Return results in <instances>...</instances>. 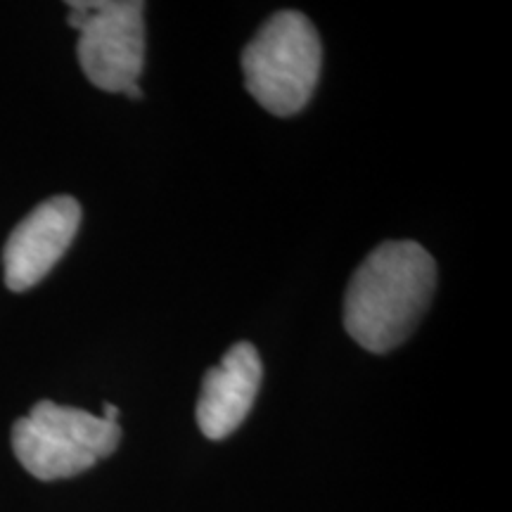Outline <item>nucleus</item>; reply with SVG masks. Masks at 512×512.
Returning <instances> with one entry per match:
<instances>
[{
	"label": "nucleus",
	"instance_id": "f257e3e1",
	"mask_svg": "<svg viewBox=\"0 0 512 512\" xmlns=\"http://www.w3.org/2000/svg\"><path fill=\"white\" fill-rule=\"evenodd\" d=\"M437 290V264L413 240L382 242L366 256L344 297V328L356 344L387 354L413 335Z\"/></svg>",
	"mask_w": 512,
	"mask_h": 512
},
{
	"label": "nucleus",
	"instance_id": "f03ea898",
	"mask_svg": "<svg viewBox=\"0 0 512 512\" xmlns=\"http://www.w3.org/2000/svg\"><path fill=\"white\" fill-rule=\"evenodd\" d=\"M323 67V43L311 19L297 10L273 15L242 53V74L252 98L275 117L309 105Z\"/></svg>",
	"mask_w": 512,
	"mask_h": 512
},
{
	"label": "nucleus",
	"instance_id": "7ed1b4c3",
	"mask_svg": "<svg viewBox=\"0 0 512 512\" xmlns=\"http://www.w3.org/2000/svg\"><path fill=\"white\" fill-rule=\"evenodd\" d=\"M69 27L79 31L81 72L105 93H126L145 67V3L72 0Z\"/></svg>",
	"mask_w": 512,
	"mask_h": 512
},
{
	"label": "nucleus",
	"instance_id": "20e7f679",
	"mask_svg": "<svg viewBox=\"0 0 512 512\" xmlns=\"http://www.w3.org/2000/svg\"><path fill=\"white\" fill-rule=\"evenodd\" d=\"M81 226V204L69 195L41 202L12 230L3 249L5 285L27 292L41 283L72 245Z\"/></svg>",
	"mask_w": 512,
	"mask_h": 512
},
{
	"label": "nucleus",
	"instance_id": "39448f33",
	"mask_svg": "<svg viewBox=\"0 0 512 512\" xmlns=\"http://www.w3.org/2000/svg\"><path fill=\"white\" fill-rule=\"evenodd\" d=\"M261 375L259 351L249 342L233 344L221 366L207 370L195 411L204 437L219 441L238 430L252 411Z\"/></svg>",
	"mask_w": 512,
	"mask_h": 512
},
{
	"label": "nucleus",
	"instance_id": "423d86ee",
	"mask_svg": "<svg viewBox=\"0 0 512 512\" xmlns=\"http://www.w3.org/2000/svg\"><path fill=\"white\" fill-rule=\"evenodd\" d=\"M12 451H15L24 470L41 482L76 477L98 463L93 456L79 451L60 434L38 425L29 415L19 418L12 427Z\"/></svg>",
	"mask_w": 512,
	"mask_h": 512
},
{
	"label": "nucleus",
	"instance_id": "0eeeda50",
	"mask_svg": "<svg viewBox=\"0 0 512 512\" xmlns=\"http://www.w3.org/2000/svg\"><path fill=\"white\" fill-rule=\"evenodd\" d=\"M31 420L60 434L69 444L95 460L112 456L121 441V427L81 408L60 406L53 401H38L29 413Z\"/></svg>",
	"mask_w": 512,
	"mask_h": 512
},
{
	"label": "nucleus",
	"instance_id": "6e6552de",
	"mask_svg": "<svg viewBox=\"0 0 512 512\" xmlns=\"http://www.w3.org/2000/svg\"><path fill=\"white\" fill-rule=\"evenodd\" d=\"M102 420L117 422L119 425V408L114 406V403H105V415H102Z\"/></svg>",
	"mask_w": 512,
	"mask_h": 512
}]
</instances>
